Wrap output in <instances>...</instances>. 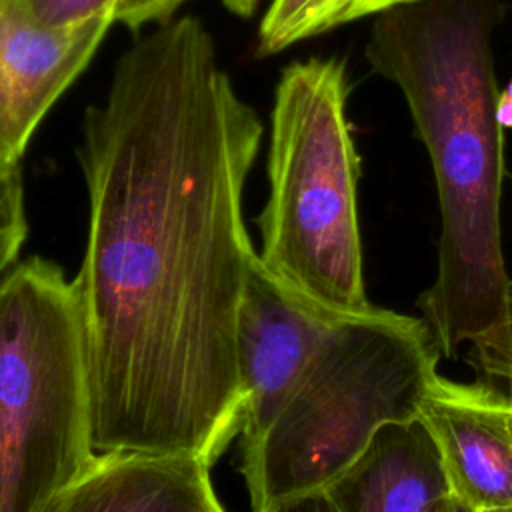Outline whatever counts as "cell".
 I'll return each mask as SVG.
<instances>
[{
  "mask_svg": "<svg viewBox=\"0 0 512 512\" xmlns=\"http://www.w3.org/2000/svg\"><path fill=\"white\" fill-rule=\"evenodd\" d=\"M156 26L86 108L78 148L92 444L212 466L244 424L236 318L258 252L242 194L262 124L198 18Z\"/></svg>",
  "mask_w": 512,
  "mask_h": 512,
  "instance_id": "6da1fadb",
  "label": "cell"
},
{
  "mask_svg": "<svg viewBox=\"0 0 512 512\" xmlns=\"http://www.w3.org/2000/svg\"><path fill=\"white\" fill-rule=\"evenodd\" d=\"M502 0H420L376 16L366 58L400 88L430 158L438 268L416 306L442 356L496 328L512 278L502 252L504 128L492 36Z\"/></svg>",
  "mask_w": 512,
  "mask_h": 512,
  "instance_id": "7a4b0ae2",
  "label": "cell"
},
{
  "mask_svg": "<svg viewBox=\"0 0 512 512\" xmlns=\"http://www.w3.org/2000/svg\"><path fill=\"white\" fill-rule=\"evenodd\" d=\"M442 358L422 316L338 320L266 432L242 450L252 512L324 492L390 424L412 422Z\"/></svg>",
  "mask_w": 512,
  "mask_h": 512,
  "instance_id": "3957f363",
  "label": "cell"
},
{
  "mask_svg": "<svg viewBox=\"0 0 512 512\" xmlns=\"http://www.w3.org/2000/svg\"><path fill=\"white\" fill-rule=\"evenodd\" d=\"M340 58L288 64L270 114L268 200L258 216L262 266L308 306L342 320L366 296L358 224L360 156L346 114Z\"/></svg>",
  "mask_w": 512,
  "mask_h": 512,
  "instance_id": "277c9868",
  "label": "cell"
},
{
  "mask_svg": "<svg viewBox=\"0 0 512 512\" xmlns=\"http://www.w3.org/2000/svg\"><path fill=\"white\" fill-rule=\"evenodd\" d=\"M94 454L76 284L30 256L0 280V512H42Z\"/></svg>",
  "mask_w": 512,
  "mask_h": 512,
  "instance_id": "5b68a950",
  "label": "cell"
},
{
  "mask_svg": "<svg viewBox=\"0 0 512 512\" xmlns=\"http://www.w3.org/2000/svg\"><path fill=\"white\" fill-rule=\"evenodd\" d=\"M336 322L286 290L256 254L236 318V366L244 394L240 448L266 432Z\"/></svg>",
  "mask_w": 512,
  "mask_h": 512,
  "instance_id": "8992f818",
  "label": "cell"
},
{
  "mask_svg": "<svg viewBox=\"0 0 512 512\" xmlns=\"http://www.w3.org/2000/svg\"><path fill=\"white\" fill-rule=\"evenodd\" d=\"M416 420L460 506L470 512L512 508V396L486 380L458 382L436 372Z\"/></svg>",
  "mask_w": 512,
  "mask_h": 512,
  "instance_id": "52a82bcc",
  "label": "cell"
},
{
  "mask_svg": "<svg viewBox=\"0 0 512 512\" xmlns=\"http://www.w3.org/2000/svg\"><path fill=\"white\" fill-rule=\"evenodd\" d=\"M112 20L48 28L24 0H0V174L20 168L48 110L92 60Z\"/></svg>",
  "mask_w": 512,
  "mask_h": 512,
  "instance_id": "ba28073f",
  "label": "cell"
},
{
  "mask_svg": "<svg viewBox=\"0 0 512 512\" xmlns=\"http://www.w3.org/2000/svg\"><path fill=\"white\" fill-rule=\"evenodd\" d=\"M210 468L182 454L96 452L42 512H226Z\"/></svg>",
  "mask_w": 512,
  "mask_h": 512,
  "instance_id": "9c48e42d",
  "label": "cell"
},
{
  "mask_svg": "<svg viewBox=\"0 0 512 512\" xmlns=\"http://www.w3.org/2000/svg\"><path fill=\"white\" fill-rule=\"evenodd\" d=\"M322 494L332 512H456L458 506L418 420L382 428Z\"/></svg>",
  "mask_w": 512,
  "mask_h": 512,
  "instance_id": "30bf717a",
  "label": "cell"
},
{
  "mask_svg": "<svg viewBox=\"0 0 512 512\" xmlns=\"http://www.w3.org/2000/svg\"><path fill=\"white\" fill-rule=\"evenodd\" d=\"M420 0H272L258 28V56H274L332 28Z\"/></svg>",
  "mask_w": 512,
  "mask_h": 512,
  "instance_id": "8fae6325",
  "label": "cell"
},
{
  "mask_svg": "<svg viewBox=\"0 0 512 512\" xmlns=\"http://www.w3.org/2000/svg\"><path fill=\"white\" fill-rule=\"evenodd\" d=\"M28 236L20 168L0 174V280L14 266Z\"/></svg>",
  "mask_w": 512,
  "mask_h": 512,
  "instance_id": "7c38bea8",
  "label": "cell"
},
{
  "mask_svg": "<svg viewBox=\"0 0 512 512\" xmlns=\"http://www.w3.org/2000/svg\"><path fill=\"white\" fill-rule=\"evenodd\" d=\"M464 360L484 378L512 386V286L504 320L490 332L474 338L466 348Z\"/></svg>",
  "mask_w": 512,
  "mask_h": 512,
  "instance_id": "4fadbf2b",
  "label": "cell"
},
{
  "mask_svg": "<svg viewBox=\"0 0 512 512\" xmlns=\"http://www.w3.org/2000/svg\"><path fill=\"white\" fill-rule=\"evenodd\" d=\"M34 20L48 28L78 26L98 18L114 22L118 0H24Z\"/></svg>",
  "mask_w": 512,
  "mask_h": 512,
  "instance_id": "5bb4252c",
  "label": "cell"
},
{
  "mask_svg": "<svg viewBox=\"0 0 512 512\" xmlns=\"http://www.w3.org/2000/svg\"><path fill=\"white\" fill-rule=\"evenodd\" d=\"M186 0H118L114 10V22L126 28L138 30L148 24H162L174 16V12ZM222 4L240 18H250L258 6V0H222Z\"/></svg>",
  "mask_w": 512,
  "mask_h": 512,
  "instance_id": "9a60e30c",
  "label": "cell"
},
{
  "mask_svg": "<svg viewBox=\"0 0 512 512\" xmlns=\"http://www.w3.org/2000/svg\"><path fill=\"white\" fill-rule=\"evenodd\" d=\"M268 512H332V510H330L328 500H326L324 494L320 492V494L306 496V498L294 500V502H290V504L278 506V508L268 510Z\"/></svg>",
  "mask_w": 512,
  "mask_h": 512,
  "instance_id": "2e32d148",
  "label": "cell"
},
{
  "mask_svg": "<svg viewBox=\"0 0 512 512\" xmlns=\"http://www.w3.org/2000/svg\"><path fill=\"white\" fill-rule=\"evenodd\" d=\"M496 114H498L502 128H512V80L498 94Z\"/></svg>",
  "mask_w": 512,
  "mask_h": 512,
  "instance_id": "e0dca14e",
  "label": "cell"
},
{
  "mask_svg": "<svg viewBox=\"0 0 512 512\" xmlns=\"http://www.w3.org/2000/svg\"><path fill=\"white\" fill-rule=\"evenodd\" d=\"M456 512H470V510H466L464 506H460V504H458V506H456Z\"/></svg>",
  "mask_w": 512,
  "mask_h": 512,
  "instance_id": "ac0fdd59",
  "label": "cell"
},
{
  "mask_svg": "<svg viewBox=\"0 0 512 512\" xmlns=\"http://www.w3.org/2000/svg\"><path fill=\"white\" fill-rule=\"evenodd\" d=\"M490 512H512V508H502V510H490Z\"/></svg>",
  "mask_w": 512,
  "mask_h": 512,
  "instance_id": "d6986e66",
  "label": "cell"
}]
</instances>
